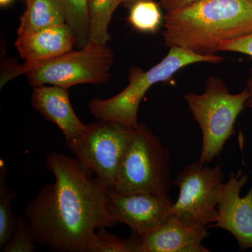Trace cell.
<instances>
[{
	"label": "cell",
	"instance_id": "cell-1",
	"mask_svg": "<svg viewBox=\"0 0 252 252\" xmlns=\"http://www.w3.org/2000/svg\"><path fill=\"white\" fill-rule=\"evenodd\" d=\"M45 162L55 182L24 210L36 243L57 252H91L96 231L118 224L109 187L75 158L53 152Z\"/></svg>",
	"mask_w": 252,
	"mask_h": 252
},
{
	"label": "cell",
	"instance_id": "cell-2",
	"mask_svg": "<svg viewBox=\"0 0 252 252\" xmlns=\"http://www.w3.org/2000/svg\"><path fill=\"white\" fill-rule=\"evenodd\" d=\"M162 37L168 47L215 56L223 43L252 33L248 0H198L167 12Z\"/></svg>",
	"mask_w": 252,
	"mask_h": 252
},
{
	"label": "cell",
	"instance_id": "cell-3",
	"mask_svg": "<svg viewBox=\"0 0 252 252\" xmlns=\"http://www.w3.org/2000/svg\"><path fill=\"white\" fill-rule=\"evenodd\" d=\"M114 55L107 45L89 42L79 51H71L55 59L36 63H14L4 69L1 87L25 74L31 85L57 86L69 89L82 84H99L110 79Z\"/></svg>",
	"mask_w": 252,
	"mask_h": 252
},
{
	"label": "cell",
	"instance_id": "cell-4",
	"mask_svg": "<svg viewBox=\"0 0 252 252\" xmlns=\"http://www.w3.org/2000/svg\"><path fill=\"white\" fill-rule=\"evenodd\" d=\"M223 59L220 56H203L182 48H170L168 54L157 65L147 71L140 68L131 69L129 84L119 94L109 99H93L89 110L98 121L121 123L136 127L138 109L149 89L154 84L167 81L181 69L199 63L217 64Z\"/></svg>",
	"mask_w": 252,
	"mask_h": 252
},
{
	"label": "cell",
	"instance_id": "cell-5",
	"mask_svg": "<svg viewBox=\"0 0 252 252\" xmlns=\"http://www.w3.org/2000/svg\"><path fill=\"white\" fill-rule=\"evenodd\" d=\"M249 98L248 89L230 94L224 82L214 76L207 79L203 94H185V101L202 131L200 162L207 164L220 156L225 142L235 133V122Z\"/></svg>",
	"mask_w": 252,
	"mask_h": 252
},
{
	"label": "cell",
	"instance_id": "cell-6",
	"mask_svg": "<svg viewBox=\"0 0 252 252\" xmlns=\"http://www.w3.org/2000/svg\"><path fill=\"white\" fill-rule=\"evenodd\" d=\"M172 184L168 149L147 126L139 124L123 157L113 190L168 195Z\"/></svg>",
	"mask_w": 252,
	"mask_h": 252
},
{
	"label": "cell",
	"instance_id": "cell-7",
	"mask_svg": "<svg viewBox=\"0 0 252 252\" xmlns=\"http://www.w3.org/2000/svg\"><path fill=\"white\" fill-rule=\"evenodd\" d=\"M223 184L220 165L210 167L199 160L186 165L172 182L179 197L172 204L171 217L187 226H210L217 220Z\"/></svg>",
	"mask_w": 252,
	"mask_h": 252
},
{
	"label": "cell",
	"instance_id": "cell-8",
	"mask_svg": "<svg viewBox=\"0 0 252 252\" xmlns=\"http://www.w3.org/2000/svg\"><path fill=\"white\" fill-rule=\"evenodd\" d=\"M134 128L121 123L98 121L87 125L82 135L65 143L81 165L114 189Z\"/></svg>",
	"mask_w": 252,
	"mask_h": 252
},
{
	"label": "cell",
	"instance_id": "cell-9",
	"mask_svg": "<svg viewBox=\"0 0 252 252\" xmlns=\"http://www.w3.org/2000/svg\"><path fill=\"white\" fill-rule=\"evenodd\" d=\"M110 210L118 223L130 227L132 233L144 237L160 228L172 216L169 195L123 193L109 189Z\"/></svg>",
	"mask_w": 252,
	"mask_h": 252
},
{
	"label": "cell",
	"instance_id": "cell-10",
	"mask_svg": "<svg viewBox=\"0 0 252 252\" xmlns=\"http://www.w3.org/2000/svg\"><path fill=\"white\" fill-rule=\"evenodd\" d=\"M248 180L242 170L230 174L220 193L216 221L210 225L231 233L243 252L252 249V186L245 196H240Z\"/></svg>",
	"mask_w": 252,
	"mask_h": 252
},
{
	"label": "cell",
	"instance_id": "cell-11",
	"mask_svg": "<svg viewBox=\"0 0 252 252\" xmlns=\"http://www.w3.org/2000/svg\"><path fill=\"white\" fill-rule=\"evenodd\" d=\"M68 90L57 86H35L31 98L33 107L61 129L65 142L77 139L87 127L74 112Z\"/></svg>",
	"mask_w": 252,
	"mask_h": 252
},
{
	"label": "cell",
	"instance_id": "cell-12",
	"mask_svg": "<svg viewBox=\"0 0 252 252\" xmlns=\"http://www.w3.org/2000/svg\"><path fill=\"white\" fill-rule=\"evenodd\" d=\"M15 45L25 62L36 63L72 51L76 37L69 26L63 23L18 36Z\"/></svg>",
	"mask_w": 252,
	"mask_h": 252
},
{
	"label": "cell",
	"instance_id": "cell-13",
	"mask_svg": "<svg viewBox=\"0 0 252 252\" xmlns=\"http://www.w3.org/2000/svg\"><path fill=\"white\" fill-rule=\"evenodd\" d=\"M207 227L187 226L170 217L153 233L141 237L140 252H208L201 245Z\"/></svg>",
	"mask_w": 252,
	"mask_h": 252
},
{
	"label": "cell",
	"instance_id": "cell-14",
	"mask_svg": "<svg viewBox=\"0 0 252 252\" xmlns=\"http://www.w3.org/2000/svg\"><path fill=\"white\" fill-rule=\"evenodd\" d=\"M26 9L20 21L18 35L65 23L58 0H26Z\"/></svg>",
	"mask_w": 252,
	"mask_h": 252
},
{
	"label": "cell",
	"instance_id": "cell-15",
	"mask_svg": "<svg viewBox=\"0 0 252 252\" xmlns=\"http://www.w3.org/2000/svg\"><path fill=\"white\" fill-rule=\"evenodd\" d=\"M64 14L65 23L72 30L76 45L83 49L90 39L89 0H58Z\"/></svg>",
	"mask_w": 252,
	"mask_h": 252
},
{
	"label": "cell",
	"instance_id": "cell-16",
	"mask_svg": "<svg viewBox=\"0 0 252 252\" xmlns=\"http://www.w3.org/2000/svg\"><path fill=\"white\" fill-rule=\"evenodd\" d=\"M123 0H89L90 39L89 42L107 45L110 40L108 28L113 13Z\"/></svg>",
	"mask_w": 252,
	"mask_h": 252
},
{
	"label": "cell",
	"instance_id": "cell-17",
	"mask_svg": "<svg viewBox=\"0 0 252 252\" xmlns=\"http://www.w3.org/2000/svg\"><path fill=\"white\" fill-rule=\"evenodd\" d=\"M8 169L2 160H0V249L12 238L16 229L17 219L12 211V200L16 193L6 183Z\"/></svg>",
	"mask_w": 252,
	"mask_h": 252
},
{
	"label": "cell",
	"instance_id": "cell-18",
	"mask_svg": "<svg viewBox=\"0 0 252 252\" xmlns=\"http://www.w3.org/2000/svg\"><path fill=\"white\" fill-rule=\"evenodd\" d=\"M129 11V22L137 31L155 32L161 24V11L158 5L152 0L138 1Z\"/></svg>",
	"mask_w": 252,
	"mask_h": 252
},
{
	"label": "cell",
	"instance_id": "cell-19",
	"mask_svg": "<svg viewBox=\"0 0 252 252\" xmlns=\"http://www.w3.org/2000/svg\"><path fill=\"white\" fill-rule=\"evenodd\" d=\"M140 243L141 237L135 233L130 238L122 239L101 228L96 231L91 252H140Z\"/></svg>",
	"mask_w": 252,
	"mask_h": 252
},
{
	"label": "cell",
	"instance_id": "cell-20",
	"mask_svg": "<svg viewBox=\"0 0 252 252\" xmlns=\"http://www.w3.org/2000/svg\"><path fill=\"white\" fill-rule=\"evenodd\" d=\"M35 240L28 220L24 215L17 218L16 229L11 240L3 247L4 252H32L35 250Z\"/></svg>",
	"mask_w": 252,
	"mask_h": 252
},
{
	"label": "cell",
	"instance_id": "cell-21",
	"mask_svg": "<svg viewBox=\"0 0 252 252\" xmlns=\"http://www.w3.org/2000/svg\"><path fill=\"white\" fill-rule=\"evenodd\" d=\"M220 51L240 53L252 57V33L223 43Z\"/></svg>",
	"mask_w": 252,
	"mask_h": 252
},
{
	"label": "cell",
	"instance_id": "cell-22",
	"mask_svg": "<svg viewBox=\"0 0 252 252\" xmlns=\"http://www.w3.org/2000/svg\"><path fill=\"white\" fill-rule=\"evenodd\" d=\"M160 1L163 9L167 12H170L174 10L185 7L198 0H160Z\"/></svg>",
	"mask_w": 252,
	"mask_h": 252
},
{
	"label": "cell",
	"instance_id": "cell-23",
	"mask_svg": "<svg viewBox=\"0 0 252 252\" xmlns=\"http://www.w3.org/2000/svg\"><path fill=\"white\" fill-rule=\"evenodd\" d=\"M248 89L249 93H250V98H249L248 102H247V107L249 108H252V67L251 69V75L249 78L248 81Z\"/></svg>",
	"mask_w": 252,
	"mask_h": 252
},
{
	"label": "cell",
	"instance_id": "cell-24",
	"mask_svg": "<svg viewBox=\"0 0 252 252\" xmlns=\"http://www.w3.org/2000/svg\"><path fill=\"white\" fill-rule=\"evenodd\" d=\"M142 0H123V4L127 9H130L134 4Z\"/></svg>",
	"mask_w": 252,
	"mask_h": 252
},
{
	"label": "cell",
	"instance_id": "cell-25",
	"mask_svg": "<svg viewBox=\"0 0 252 252\" xmlns=\"http://www.w3.org/2000/svg\"><path fill=\"white\" fill-rule=\"evenodd\" d=\"M12 1V0H0V4L1 6H6Z\"/></svg>",
	"mask_w": 252,
	"mask_h": 252
},
{
	"label": "cell",
	"instance_id": "cell-26",
	"mask_svg": "<svg viewBox=\"0 0 252 252\" xmlns=\"http://www.w3.org/2000/svg\"><path fill=\"white\" fill-rule=\"evenodd\" d=\"M248 1L252 4V0H248Z\"/></svg>",
	"mask_w": 252,
	"mask_h": 252
}]
</instances>
